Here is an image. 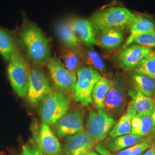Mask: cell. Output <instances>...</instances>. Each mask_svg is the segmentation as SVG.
Returning a JSON list of instances; mask_svg holds the SVG:
<instances>
[{
    "instance_id": "cell-26",
    "label": "cell",
    "mask_w": 155,
    "mask_h": 155,
    "mask_svg": "<svg viewBox=\"0 0 155 155\" xmlns=\"http://www.w3.org/2000/svg\"><path fill=\"white\" fill-rule=\"evenodd\" d=\"M89 49H81V55L82 61L88 66L91 67L98 72L105 71V64L99 54L95 51Z\"/></svg>"
},
{
    "instance_id": "cell-11",
    "label": "cell",
    "mask_w": 155,
    "mask_h": 155,
    "mask_svg": "<svg viewBox=\"0 0 155 155\" xmlns=\"http://www.w3.org/2000/svg\"><path fill=\"white\" fill-rule=\"evenodd\" d=\"M152 51V49L136 44L122 47L117 55V64L124 71L134 70Z\"/></svg>"
},
{
    "instance_id": "cell-2",
    "label": "cell",
    "mask_w": 155,
    "mask_h": 155,
    "mask_svg": "<svg viewBox=\"0 0 155 155\" xmlns=\"http://www.w3.org/2000/svg\"><path fill=\"white\" fill-rule=\"evenodd\" d=\"M139 15L121 6H112L94 13L90 21L95 33L108 28H117L122 31L129 29Z\"/></svg>"
},
{
    "instance_id": "cell-32",
    "label": "cell",
    "mask_w": 155,
    "mask_h": 155,
    "mask_svg": "<svg viewBox=\"0 0 155 155\" xmlns=\"http://www.w3.org/2000/svg\"><path fill=\"white\" fill-rule=\"evenodd\" d=\"M134 147H135V145L132 146V147L127 148L125 149L121 150L118 152L116 155H132Z\"/></svg>"
},
{
    "instance_id": "cell-10",
    "label": "cell",
    "mask_w": 155,
    "mask_h": 155,
    "mask_svg": "<svg viewBox=\"0 0 155 155\" xmlns=\"http://www.w3.org/2000/svg\"><path fill=\"white\" fill-rule=\"evenodd\" d=\"M84 109H77L67 112L54 125L56 136L62 138L70 136L84 130Z\"/></svg>"
},
{
    "instance_id": "cell-31",
    "label": "cell",
    "mask_w": 155,
    "mask_h": 155,
    "mask_svg": "<svg viewBox=\"0 0 155 155\" xmlns=\"http://www.w3.org/2000/svg\"><path fill=\"white\" fill-rule=\"evenodd\" d=\"M152 119V128L151 132L150 133V136H148L150 137L153 141L155 142V106L153 111L151 114Z\"/></svg>"
},
{
    "instance_id": "cell-28",
    "label": "cell",
    "mask_w": 155,
    "mask_h": 155,
    "mask_svg": "<svg viewBox=\"0 0 155 155\" xmlns=\"http://www.w3.org/2000/svg\"><path fill=\"white\" fill-rule=\"evenodd\" d=\"M132 44L138 45L150 49L155 48V31L140 36L134 40Z\"/></svg>"
},
{
    "instance_id": "cell-1",
    "label": "cell",
    "mask_w": 155,
    "mask_h": 155,
    "mask_svg": "<svg viewBox=\"0 0 155 155\" xmlns=\"http://www.w3.org/2000/svg\"><path fill=\"white\" fill-rule=\"evenodd\" d=\"M19 33L28 55L35 64H47L52 58L50 42L41 29L32 22H26Z\"/></svg>"
},
{
    "instance_id": "cell-30",
    "label": "cell",
    "mask_w": 155,
    "mask_h": 155,
    "mask_svg": "<svg viewBox=\"0 0 155 155\" xmlns=\"http://www.w3.org/2000/svg\"><path fill=\"white\" fill-rule=\"evenodd\" d=\"M18 155H40V150L38 145L29 143L23 147L21 153Z\"/></svg>"
},
{
    "instance_id": "cell-3",
    "label": "cell",
    "mask_w": 155,
    "mask_h": 155,
    "mask_svg": "<svg viewBox=\"0 0 155 155\" xmlns=\"http://www.w3.org/2000/svg\"><path fill=\"white\" fill-rule=\"evenodd\" d=\"M8 61L7 72L12 87L18 96L25 97L27 93L30 68L17 45Z\"/></svg>"
},
{
    "instance_id": "cell-4",
    "label": "cell",
    "mask_w": 155,
    "mask_h": 155,
    "mask_svg": "<svg viewBox=\"0 0 155 155\" xmlns=\"http://www.w3.org/2000/svg\"><path fill=\"white\" fill-rule=\"evenodd\" d=\"M70 107V100L63 92L52 91L40 102L39 113L43 124H54L64 116Z\"/></svg>"
},
{
    "instance_id": "cell-24",
    "label": "cell",
    "mask_w": 155,
    "mask_h": 155,
    "mask_svg": "<svg viewBox=\"0 0 155 155\" xmlns=\"http://www.w3.org/2000/svg\"><path fill=\"white\" fill-rule=\"evenodd\" d=\"M81 49L75 50L65 47L63 51V63L67 69L71 72L77 74L78 70L82 66L83 61L81 55Z\"/></svg>"
},
{
    "instance_id": "cell-35",
    "label": "cell",
    "mask_w": 155,
    "mask_h": 155,
    "mask_svg": "<svg viewBox=\"0 0 155 155\" xmlns=\"http://www.w3.org/2000/svg\"><path fill=\"white\" fill-rule=\"evenodd\" d=\"M40 155H45V153H43V152H41V151H40Z\"/></svg>"
},
{
    "instance_id": "cell-25",
    "label": "cell",
    "mask_w": 155,
    "mask_h": 155,
    "mask_svg": "<svg viewBox=\"0 0 155 155\" xmlns=\"http://www.w3.org/2000/svg\"><path fill=\"white\" fill-rule=\"evenodd\" d=\"M16 46V44L11 32L0 27V55L6 61H9Z\"/></svg>"
},
{
    "instance_id": "cell-14",
    "label": "cell",
    "mask_w": 155,
    "mask_h": 155,
    "mask_svg": "<svg viewBox=\"0 0 155 155\" xmlns=\"http://www.w3.org/2000/svg\"><path fill=\"white\" fill-rule=\"evenodd\" d=\"M40 151L45 155H61L62 147L55 133L48 125L43 124L39 138L35 140Z\"/></svg>"
},
{
    "instance_id": "cell-13",
    "label": "cell",
    "mask_w": 155,
    "mask_h": 155,
    "mask_svg": "<svg viewBox=\"0 0 155 155\" xmlns=\"http://www.w3.org/2000/svg\"><path fill=\"white\" fill-rule=\"evenodd\" d=\"M95 144L84 130L68 136L64 144L66 155H83L89 152L95 147Z\"/></svg>"
},
{
    "instance_id": "cell-6",
    "label": "cell",
    "mask_w": 155,
    "mask_h": 155,
    "mask_svg": "<svg viewBox=\"0 0 155 155\" xmlns=\"http://www.w3.org/2000/svg\"><path fill=\"white\" fill-rule=\"evenodd\" d=\"M115 124V120L104 110L91 111L87 118L85 130L96 145L106 138Z\"/></svg>"
},
{
    "instance_id": "cell-8",
    "label": "cell",
    "mask_w": 155,
    "mask_h": 155,
    "mask_svg": "<svg viewBox=\"0 0 155 155\" xmlns=\"http://www.w3.org/2000/svg\"><path fill=\"white\" fill-rule=\"evenodd\" d=\"M127 95L124 82L120 79H110V87L106 95L104 110L111 117L119 116L127 105Z\"/></svg>"
},
{
    "instance_id": "cell-15",
    "label": "cell",
    "mask_w": 155,
    "mask_h": 155,
    "mask_svg": "<svg viewBox=\"0 0 155 155\" xmlns=\"http://www.w3.org/2000/svg\"><path fill=\"white\" fill-rule=\"evenodd\" d=\"M97 45L107 50H115L122 45L125 39L123 31L117 28H108L95 33Z\"/></svg>"
},
{
    "instance_id": "cell-7",
    "label": "cell",
    "mask_w": 155,
    "mask_h": 155,
    "mask_svg": "<svg viewBox=\"0 0 155 155\" xmlns=\"http://www.w3.org/2000/svg\"><path fill=\"white\" fill-rule=\"evenodd\" d=\"M52 91L48 78L39 64L30 68L27 97L28 102L36 105L47 94Z\"/></svg>"
},
{
    "instance_id": "cell-16",
    "label": "cell",
    "mask_w": 155,
    "mask_h": 155,
    "mask_svg": "<svg viewBox=\"0 0 155 155\" xmlns=\"http://www.w3.org/2000/svg\"><path fill=\"white\" fill-rule=\"evenodd\" d=\"M131 100L128 104L133 107L138 114H152L155 106L154 98L149 97L135 89L127 91Z\"/></svg>"
},
{
    "instance_id": "cell-19",
    "label": "cell",
    "mask_w": 155,
    "mask_h": 155,
    "mask_svg": "<svg viewBox=\"0 0 155 155\" xmlns=\"http://www.w3.org/2000/svg\"><path fill=\"white\" fill-rule=\"evenodd\" d=\"M146 137L137 136L133 134H128L114 138L107 139L105 143L106 148L111 152H118L121 150L138 144Z\"/></svg>"
},
{
    "instance_id": "cell-17",
    "label": "cell",
    "mask_w": 155,
    "mask_h": 155,
    "mask_svg": "<svg viewBox=\"0 0 155 155\" xmlns=\"http://www.w3.org/2000/svg\"><path fill=\"white\" fill-rule=\"evenodd\" d=\"M129 36L122 47L132 45L134 40L139 36L155 31V23L151 18L139 15L129 27Z\"/></svg>"
},
{
    "instance_id": "cell-23",
    "label": "cell",
    "mask_w": 155,
    "mask_h": 155,
    "mask_svg": "<svg viewBox=\"0 0 155 155\" xmlns=\"http://www.w3.org/2000/svg\"><path fill=\"white\" fill-rule=\"evenodd\" d=\"M152 128L151 114H138L134 117L132 121L131 133L134 135L147 137L150 136Z\"/></svg>"
},
{
    "instance_id": "cell-22",
    "label": "cell",
    "mask_w": 155,
    "mask_h": 155,
    "mask_svg": "<svg viewBox=\"0 0 155 155\" xmlns=\"http://www.w3.org/2000/svg\"><path fill=\"white\" fill-rule=\"evenodd\" d=\"M110 87V79L102 77L95 83L92 91V102L97 110H104L106 95Z\"/></svg>"
},
{
    "instance_id": "cell-20",
    "label": "cell",
    "mask_w": 155,
    "mask_h": 155,
    "mask_svg": "<svg viewBox=\"0 0 155 155\" xmlns=\"http://www.w3.org/2000/svg\"><path fill=\"white\" fill-rule=\"evenodd\" d=\"M56 32L58 38L66 47L75 50L81 49V44L75 38L68 20L58 22L56 26Z\"/></svg>"
},
{
    "instance_id": "cell-18",
    "label": "cell",
    "mask_w": 155,
    "mask_h": 155,
    "mask_svg": "<svg viewBox=\"0 0 155 155\" xmlns=\"http://www.w3.org/2000/svg\"><path fill=\"white\" fill-rule=\"evenodd\" d=\"M137 114L136 111L129 104L127 105V110L118 122L114 124L109 133L110 138H114L125 134H130L132 131V121L133 117Z\"/></svg>"
},
{
    "instance_id": "cell-29",
    "label": "cell",
    "mask_w": 155,
    "mask_h": 155,
    "mask_svg": "<svg viewBox=\"0 0 155 155\" xmlns=\"http://www.w3.org/2000/svg\"><path fill=\"white\" fill-rule=\"evenodd\" d=\"M155 142L153 141L150 137H147L141 142L135 145L132 155H142Z\"/></svg>"
},
{
    "instance_id": "cell-27",
    "label": "cell",
    "mask_w": 155,
    "mask_h": 155,
    "mask_svg": "<svg viewBox=\"0 0 155 155\" xmlns=\"http://www.w3.org/2000/svg\"><path fill=\"white\" fill-rule=\"evenodd\" d=\"M134 72L141 74L155 79V53L152 51L140 63L134 70Z\"/></svg>"
},
{
    "instance_id": "cell-34",
    "label": "cell",
    "mask_w": 155,
    "mask_h": 155,
    "mask_svg": "<svg viewBox=\"0 0 155 155\" xmlns=\"http://www.w3.org/2000/svg\"><path fill=\"white\" fill-rule=\"evenodd\" d=\"M100 155L99 153H97V152H94L93 150H91V151H90L89 152H87V153H86V154H84V155Z\"/></svg>"
},
{
    "instance_id": "cell-21",
    "label": "cell",
    "mask_w": 155,
    "mask_h": 155,
    "mask_svg": "<svg viewBox=\"0 0 155 155\" xmlns=\"http://www.w3.org/2000/svg\"><path fill=\"white\" fill-rule=\"evenodd\" d=\"M133 87L145 95L152 97L155 96V79L137 72L131 75Z\"/></svg>"
},
{
    "instance_id": "cell-37",
    "label": "cell",
    "mask_w": 155,
    "mask_h": 155,
    "mask_svg": "<svg viewBox=\"0 0 155 155\" xmlns=\"http://www.w3.org/2000/svg\"></svg>"
},
{
    "instance_id": "cell-12",
    "label": "cell",
    "mask_w": 155,
    "mask_h": 155,
    "mask_svg": "<svg viewBox=\"0 0 155 155\" xmlns=\"http://www.w3.org/2000/svg\"><path fill=\"white\" fill-rule=\"evenodd\" d=\"M70 25L75 38L81 44L89 48L97 45V40L94 28L90 20L74 17L68 20Z\"/></svg>"
},
{
    "instance_id": "cell-36",
    "label": "cell",
    "mask_w": 155,
    "mask_h": 155,
    "mask_svg": "<svg viewBox=\"0 0 155 155\" xmlns=\"http://www.w3.org/2000/svg\"><path fill=\"white\" fill-rule=\"evenodd\" d=\"M154 100H155V98H154Z\"/></svg>"
},
{
    "instance_id": "cell-33",
    "label": "cell",
    "mask_w": 155,
    "mask_h": 155,
    "mask_svg": "<svg viewBox=\"0 0 155 155\" xmlns=\"http://www.w3.org/2000/svg\"><path fill=\"white\" fill-rule=\"evenodd\" d=\"M142 155H155V143L152 144L150 148L147 150Z\"/></svg>"
},
{
    "instance_id": "cell-5",
    "label": "cell",
    "mask_w": 155,
    "mask_h": 155,
    "mask_svg": "<svg viewBox=\"0 0 155 155\" xmlns=\"http://www.w3.org/2000/svg\"><path fill=\"white\" fill-rule=\"evenodd\" d=\"M102 77L100 72L91 67H81L77 72V79L72 98L82 105L91 104L94 86Z\"/></svg>"
},
{
    "instance_id": "cell-9",
    "label": "cell",
    "mask_w": 155,
    "mask_h": 155,
    "mask_svg": "<svg viewBox=\"0 0 155 155\" xmlns=\"http://www.w3.org/2000/svg\"><path fill=\"white\" fill-rule=\"evenodd\" d=\"M50 76L55 86L61 92H75L77 82V74L68 70L57 58H52L47 64Z\"/></svg>"
}]
</instances>
